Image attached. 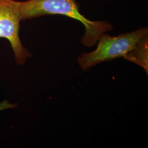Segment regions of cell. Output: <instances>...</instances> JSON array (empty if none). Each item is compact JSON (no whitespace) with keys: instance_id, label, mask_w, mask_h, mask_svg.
Returning a JSON list of instances; mask_svg holds the SVG:
<instances>
[{"instance_id":"1","label":"cell","mask_w":148,"mask_h":148,"mask_svg":"<svg viewBox=\"0 0 148 148\" xmlns=\"http://www.w3.org/2000/svg\"><path fill=\"white\" fill-rule=\"evenodd\" d=\"M21 21L46 15H63L81 22L85 27L81 42L86 47L95 46L101 36L112 30L110 23L106 21H92L79 12L76 0H28L21 2Z\"/></svg>"},{"instance_id":"2","label":"cell","mask_w":148,"mask_h":148,"mask_svg":"<svg viewBox=\"0 0 148 148\" xmlns=\"http://www.w3.org/2000/svg\"><path fill=\"white\" fill-rule=\"evenodd\" d=\"M148 35V27H142L134 32L111 36L103 34L98 40L97 47L90 53H83L77 59L80 68L87 71L101 63L124 58L136 47L143 37Z\"/></svg>"},{"instance_id":"3","label":"cell","mask_w":148,"mask_h":148,"mask_svg":"<svg viewBox=\"0 0 148 148\" xmlns=\"http://www.w3.org/2000/svg\"><path fill=\"white\" fill-rule=\"evenodd\" d=\"M20 5L14 0H0V38L10 42L16 63L24 65L32 54L23 47L19 37Z\"/></svg>"},{"instance_id":"4","label":"cell","mask_w":148,"mask_h":148,"mask_svg":"<svg viewBox=\"0 0 148 148\" xmlns=\"http://www.w3.org/2000/svg\"><path fill=\"white\" fill-rule=\"evenodd\" d=\"M123 59L139 65L148 74V35L143 37L138 43L135 48L127 53Z\"/></svg>"},{"instance_id":"5","label":"cell","mask_w":148,"mask_h":148,"mask_svg":"<svg viewBox=\"0 0 148 148\" xmlns=\"http://www.w3.org/2000/svg\"><path fill=\"white\" fill-rule=\"evenodd\" d=\"M17 104H12L8 101H4L0 103V111L5 110L7 109H13L16 107Z\"/></svg>"}]
</instances>
